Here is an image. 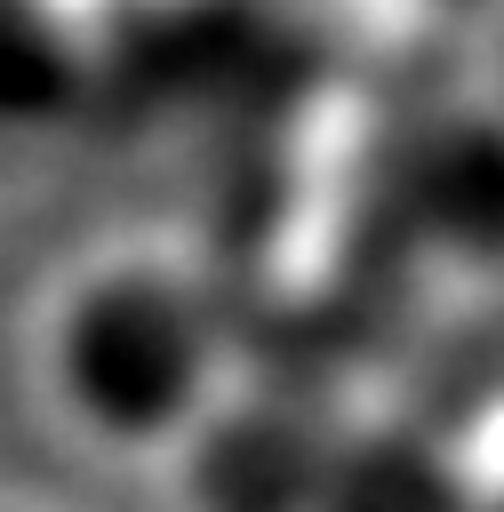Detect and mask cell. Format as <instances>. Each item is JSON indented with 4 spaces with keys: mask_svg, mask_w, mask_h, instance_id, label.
Returning <instances> with one entry per match:
<instances>
[{
    "mask_svg": "<svg viewBox=\"0 0 504 512\" xmlns=\"http://www.w3.org/2000/svg\"><path fill=\"white\" fill-rule=\"evenodd\" d=\"M480 104L504 112V24H496V40H488V88H480Z\"/></svg>",
    "mask_w": 504,
    "mask_h": 512,
    "instance_id": "obj_5",
    "label": "cell"
},
{
    "mask_svg": "<svg viewBox=\"0 0 504 512\" xmlns=\"http://www.w3.org/2000/svg\"><path fill=\"white\" fill-rule=\"evenodd\" d=\"M392 216L416 256L504 272V112L464 96L408 120L392 152Z\"/></svg>",
    "mask_w": 504,
    "mask_h": 512,
    "instance_id": "obj_2",
    "label": "cell"
},
{
    "mask_svg": "<svg viewBox=\"0 0 504 512\" xmlns=\"http://www.w3.org/2000/svg\"><path fill=\"white\" fill-rule=\"evenodd\" d=\"M48 408L104 456H176L232 384V328L176 256L80 264L40 320Z\"/></svg>",
    "mask_w": 504,
    "mask_h": 512,
    "instance_id": "obj_1",
    "label": "cell"
},
{
    "mask_svg": "<svg viewBox=\"0 0 504 512\" xmlns=\"http://www.w3.org/2000/svg\"><path fill=\"white\" fill-rule=\"evenodd\" d=\"M80 96V48L56 16L0 8V128H40L72 112Z\"/></svg>",
    "mask_w": 504,
    "mask_h": 512,
    "instance_id": "obj_4",
    "label": "cell"
},
{
    "mask_svg": "<svg viewBox=\"0 0 504 512\" xmlns=\"http://www.w3.org/2000/svg\"><path fill=\"white\" fill-rule=\"evenodd\" d=\"M176 456H184L192 512H320L344 440L304 400L224 384V400Z\"/></svg>",
    "mask_w": 504,
    "mask_h": 512,
    "instance_id": "obj_3",
    "label": "cell"
}]
</instances>
